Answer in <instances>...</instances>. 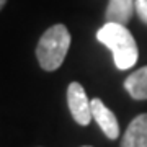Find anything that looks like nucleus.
I'll list each match as a JSON object with an SVG mask.
<instances>
[{
    "label": "nucleus",
    "instance_id": "obj_9",
    "mask_svg": "<svg viewBox=\"0 0 147 147\" xmlns=\"http://www.w3.org/2000/svg\"><path fill=\"white\" fill-rule=\"evenodd\" d=\"M5 3H7V0H0V10L3 8V5H5Z\"/></svg>",
    "mask_w": 147,
    "mask_h": 147
},
{
    "label": "nucleus",
    "instance_id": "obj_4",
    "mask_svg": "<svg viewBox=\"0 0 147 147\" xmlns=\"http://www.w3.org/2000/svg\"><path fill=\"white\" fill-rule=\"evenodd\" d=\"M90 103H92V115H93L95 121L98 123V126L101 127V131L105 132V136L111 141L118 139L119 137V126H118V119H116L115 113L100 98H93Z\"/></svg>",
    "mask_w": 147,
    "mask_h": 147
},
{
    "label": "nucleus",
    "instance_id": "obj_8",
    "mask_svg": "<svg viewBox=\"0 0 147 147\" xmlns=\"http://www.w3.org/2000/svg\"><path fill=\"white\" fill-rule=\"evenodd\" d=\"M136 13L147 25V0H136Z\"/></svg>",
    "mask_w": 147,
    "mask_h": 147
},
{
    "label": "nucleus",
    "instance_id": "obj_7",
    "mask_svg": "<svg viewBox=\"0 0 147 147\" xmlns=\"http://www.w3.org/2000/svg\"><path fill=\"white\" fill-rule=\"evenodd\" d=\"M124 88L134 100H147V65L137 69L124 80Z\"/></svg>",
    "mask_w": 147,
    "mask_h": 147
},
{
    "label": "nucleus",
    "instance_id": "obj_2",
    "mask_svg": "<svg viewBox=\"0 0 147 147\" xmlns=\"http://www.w3.org/2000/svg\"><path fill=\"white\" fill-rule=\"evenodd\" d=\"M70 47V33L65 25H54L47 28L39 38L36 46V57L42 70L54 72L62 65Z\"/></svg>",
    "mask_w": 147,
    "mask_h": 147
},
{
    "label": "nucleus",
    "instance_id": "obj_6",
    "mask_svg": "<svg viewBox=\"0 0 147 147\" xmlns=\"http://www.w3.org/2000/svg\"><path fill=\"white\" fill-rule=\"evenodd\" d=\"M136 10V0H110L106 7V23H119L126 26Z\"/></svg>",
    "mask_w": 147,
    "mask_h": 147
},
{
    "label": "nucleus",
    "instance_id": "obj_3",
    "mask_svg": "<svg viewBox=\"0 0 147 147\" xmlns=\"http://www.w3.org/2000/svg\"><path fill=\"white\" fill-rule=\"evenodd\" d=\"M92 100L87 98L84 87L79 82H72L67 88V105L70 110L74 121L80 126H88L93 115H92Z\"/></svg>",
    "mask_w": 147,
    "mask_h": 147
},
{
    "label": "nucleus",
    "instance_id": "obj_5",
    "mask_svg": "<svg viewBox=\"0 0 147 147\" xmlns=\"http://www.w3.org/2000/svg\"><path fill=\"white\" fill-rule=\"evenodd\" d=\"M121 147H147V113L136 116L129 123L121 139Z\"/></svg>",
    "mask_w": 147,
    "mask_h": 147
},
{
    "label": "nucleus",
    "instance_id": "obj_1",
    "mask_svg": "<svg viewBox=\"0 0 147 147\" xmlns=\"http://www.w3.org/2000/svg\"><path fill=\"white\" fill-rule=\"evenodd\" d=\"M96 39L113 53L115 65L119 70H127L134 67V64L139 59V51L136 39L124 25L105 23L96 33Z\"/></svg>",
    "mask_w": 147,
    "mask_h": 147
},
{
    "label": "nucleus",
    "instance_id": "obj_10",
    "mask_svg": "<svg viewBox=\"0 0 147 147\" xmlns=\"http://www.w3.org/2000/svg\"><path fill=\"white\" fill-rule=\"evenodd\" d=\"M82 147H92V146H82Z\"/></svg>",
    "mask_w": 147,
    "mask_h": 147
}]
</instances>
